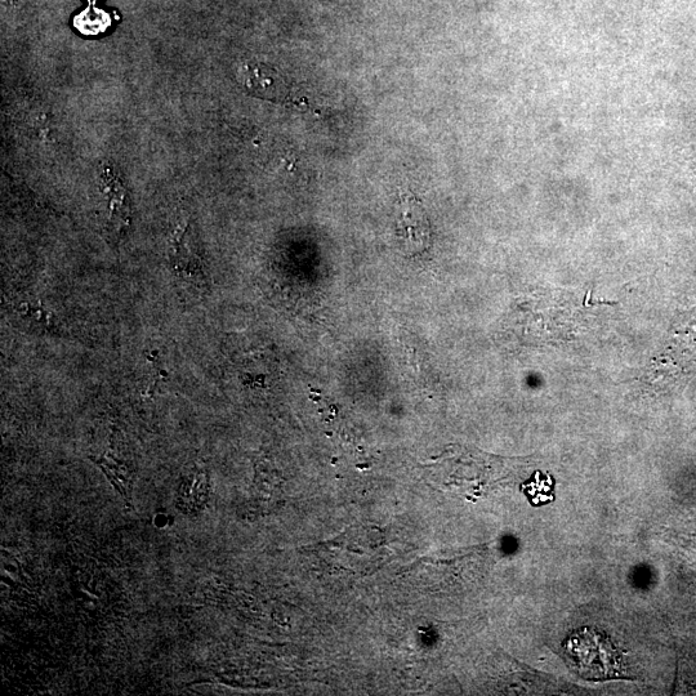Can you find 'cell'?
<instances>
[{
    "label": "cell",
    "instance_id": "cell-1",
    "mask_svg": "<svg viewBox=\"0 0 696 696\" xmlns=\"http://www.w3.org/2000/svg\"><path fill=\"white\" fill-rule=\"evenodd\" d=\"M564 650L584 680L608 681L626 676L622 651L600 629L584 627L574 631L564 642Z\"/></svg>",
    "mask_w": 696,
    "mask_h": 696
},
{
    "label": "cell",
    "instance_id": "cell-7",
    "mask_svg": "<svg viewBox=\"0 0 696 696\" xmlns=\"http://www.w3.org/2000/svg\"><path fill=\"white\" fill-rule=\"evenodd\" d=\"M21 314L35 324H48V311L42 309V306L30 305V303H25L21 306Z\"/></svg>",
    "mask_w": 696,
    "mask_h": 696
},
{
    "label": "cell",
    "instance_id": "cell-5",
    "mask_svg": "<svg viewBox=\"0 0 696 696\" xmlns=\"http://www.w3.org/2000/svg\"><path fill=\"white\" fill-rule=\"evenodd\" d=\"M172 265L184 278L194 281H203L204 279L202 260L190 248L186 247L185 235H181L174 244Z\"/></svg>",
    "mask_w": 696,
    "mask_h": 696
},
{
    "label": "cell",
    "instance_id": "cell-2",
    "mask_svg": "<svg viewBox=\"0 0 696 696\" xmlns=\"http://www.w3.org/2000/svg\"><path fill=\"white\" fill-rule=\"evenodd\" d=\"M396 236L400 249L410 257L431 245V227L422 203L412 194H401L396 203Z\"/></svg>",
    "mask_w": 696,
    "mask_h": 696
},
{
    "label": "cell",
    "instance_id": "cell-4",
    "mask_svg": "<svg viewBox=\"0 0 696 696\" xmlns=\"http://www.w3.org/2000/svg\"><path fill=\"white\" fill-rule=\"evenodd\" d=\"M92 461H95L97 466L101 467L110 483L115 486V489L122 495L128 506L132 507V479L129 468L110 453H105L100 458L92 457Z\"/></svg>",
    "mask_w": 696,
    "mask_h": 696
},
{
    "label": "cell",
    "instance_id": "cell-8",
    "mask_svg": "<svg viewBox=\"0 0 696 696\" xmlns=\"http://www.w3.org/2000/svg\"><path fill=\"white\" fill-rule=\"evenodd\" d=\"M89 2H91L92 6H93V4H95L97 2V0H89Z\"/></svg>",
    "mask_w": 696,
    "mask_h": 696
},
{
    "label": "cell",
    "instance_id": "cell-3",
    "mask_svg": "<svg viewBox=\"0 0 696 696\" xmlns=\"http://www.w3.org/2000/svg\"><path fill=\"white\" fill-rule=\"evenodd\" d=\"M242 80L252 95L278 102L290 100V87L275 69L261 64L244 65Z\"/></svg>",
    "mask_w": 696,
    "mask_h": 696
},
{
    "label": "cell",
    "instance_id": "cell-6",
    "mask_svg": "<svg viewBox=\"0 0 696 696\" xmlns=\"http://www.w3.org/2000/svg\"><path fill=\"white\" fill-rule=\"evenodd\" d=\"M75 26L83 34L96 35L104 33L110 26V16L105 11L92 6L80 13L75 19Z\"/></svg>",
    "mask_w": 696,
    "mask_h": 696
}]
</instances>
